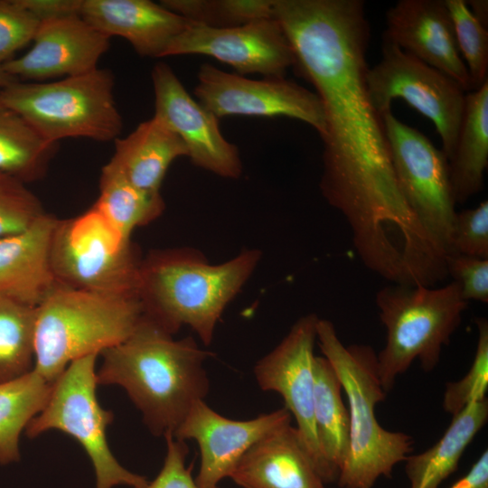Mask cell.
Masks as SVG:
<instances>
[{
    "mask_svg": "<svg viewBox=\"0 0 488 488\" xmlns=\"http://www.w3.org/2000/svg\"><path fill=\"white\" fill-rule=\"evenodd\" d=\"M361 0H272L325 117L322 194L347 221L370 269L418 255L429 237L408 206L394 174L381 116L367 89L370 25Z\"/></svg>",
    "mask_w": 488,
    "mask_h": 488,
    "instance_id": "cell-1",
    "label": "cell"
},
{
    "mask_svg": "<svg viewBox=\"0 0 488 488\" xmlns=\"http://www.w3.org/2000/svg\"><path fill=\"white\" fill-rule=\"evenodd\" d=\"M145 317L124 342L101 352L98 384L121 386L155 436L174 435L210 390L211 353L191 336L176 340Z\"/></svg>",
    "mask_w": 488,
    "mask_h": 488,
    "instance_id": "cell-2",
    "label": "cell"
},
{
    "mask_svg": "<svg viewBox=\"0 0 488 488\" xmlns=\"http://www.w3.org/2000/svg\"><path fill=\"white\" fill-rule=\"evenodd\" d=\"M262 257L245 249L211 264L192 248L155 249L142 258L137 292L144 315L171 334L189 326L209 345L227 305L248 282Z\"/></svg>",
    "mask_w": 488,
    "mask_h": 488,
    "instance_id": "cell-3",
    "label": "cell"
},
{
    "mask_svg": "<svg viewBox=\"0 0 488 488\" xmlns=\"http://www.w3.org/2000/svg\"><path fill=\"white\" fill-rule=\"evenodd\" d=\"M316 341L336 371L348 399L350 445L337 483L340 488H372L380 477L390 478L395 465L412 451L413 438L383 428L375 408L385 399L378 359L370 345L345 346L333 324L319 318Z\"/></svg>",
    "mask_w": 488,
    "mask_h": 488,
    "instance_id": "cell-4",
    "label": "cell"
},
{
    "mask_svg": "<svg viewBox=\"0 0 488 488\" xmlns=\"http://www.w3.org/2000/svg\"><path fill=\"white\" fill-rule=\"evenodd\" d=\"M143 316L138 293L61 285L35 309L33 370L54 383L73 361L124 342Z\"/></svg>",
    "mask_w": 488,
    "mask_h": 488,
    "instance_id": "cell-5",
    "label": "cell"
},
{
    "mask_svg": "<svg viewBox=\"0 0 488 488\" xmlns=\"http://www.w3.org/2000/svg\"><path fill=\"white\" fill-rule=\"evenodd\" d=\"M375 303L387 330L377 359L381 385L389 392L415 360L425 371L436 367L469 302L452 280L438 287L392 284L376 293Z\"/></svg>",
    "mask_w": 488,
    "mask_h": 488,
    "instance_id": "cell-6",
    "label": "cell"
},
{
    "mask_svg": "<svg viewBox=\"0 0 488 488\" xmlns=\"http://www.w3.org/2000/svg\"><path fill=\"white\" fill-rule=\"evenodd\" d=\"M114 85L112 72L97 68L51 82L17 80L0 90V100L50 143L67 137L109 142L123 128Z\"/></svg>",
    "mask_w": 488,
    "mask_h": 488,
    "instance_id": "cell-7",
    "label": "cell"
},
{
    "mask_svg": "<svg viewBox=\"0 0 488 488\" xmlns=\"http://www.w3.org/2000/svg\"><path fill=\"white\" fill-rule=\"evenodd\" d=\"M89 354L70 362L54 381L43 409L26 427L29 437L58 429L75 438L89 457L96 474V488L117 485L140 487L146 479L123 467L109 449L107 428L113 413L97 398L96 360Z\"/></svg>",
    "mask_w": 488,
    "mask_h": 488,
    "instance_id": "cell-8",
    "label": "cell"
},
{
    "mask_svg": "<svg viewBox=\"0 0 488 488\" xmlns=\"http://www.w3.org/2000/svg\"><path fill=\"white\" fill-rule=\"evenodd\" d=\"M142 258L92 205L83 213L59 220L52 245V264L61 285L106 292L138 293Z\"/></svg>",
    "mask_w": 488,
    "mask_h": 488,
    "instance_id": "cell-9",
    "label": "cell"
},
{
    "mask_svg": "<svg viewBox=\"0 0 488 488\" xmlns=\"http://www.w3.org/2000/svg\"><path fill=\"white\" fill-rule=\"evenodd\" d=\"M389 151L400 192L436 245L453 253L455 201L448 159L418 130L388 110L381 115Z\"/></svg>",
    "mask_w": 488,
    "mask_h": 488,
    "instance_id": "cell-10",
    "label": "cell"
},
{
    "mask_svg": "<svg viewBox=\"0 0 488 488\" xmlns=\"http://www.w3.org/2000/svg\"><path fill=\"white\" fill-rule=\"evenodd\" d=\"M371 102L381 116L393 99H402L435 125L449 160L462 121L466 91L453 79L383 38L379 62L368 69Z\"/></svg>",
    "mask_w": 488,
    "mask_h": 488,
    "instance_id": "cell-11",
    "label": "cell"
},
{
    "mask_svg": "<svg viewBox=\"0 0 488 488\" xmlns=\"http://www.w3.org/2000/svg\"><path fill=\"white\" fill-rule=\"evenodd\" d=\"M197 79L194 94L199 103L218 118L285 116L305 122L321 137L325 134L324 112L318 96L284 77L250 80L205 63L200 67Z\"/></svg>",
    "mask_w": 488,
    "mask_h": 488,
    "instance_id": "cell-12",
    "label": "cell"
},
{
    "mask_svg": "<svg viewBox=\"0 0 488 488\" xmlns=\"http://www.w3.org/2000/svg\"><path fill=\"white\" fill-rule=\"evenodd\" d=\"M202 54L230 65L240 74L284 77L295 65L291 44L275 18H264L228 27L210 26L192 20L176 36L164 57Z\"/></svg>",
    "mask_w": 488,
    "mask_h": 488,
    "instance_id": "cell-13",
    "label": "cell"
},
{
    "mask_svg": "<svg viewBox=\"0 0 488 488\" xmlns=\"http://www.w3.org/2000/svg\"><path fill=\"white\" fill-rule=\"evenodd\" d=\"M319 318L315 314H308L297 319L282 341L258 361L254 375L262 390L282 396L285 408L295 418L299 436L323 479L324 466L314 421V348Z\"/></svg>",
    "mask_w": 488,
    "mask_h": 488,
    "instance_id": "cell-14",
    "label": "cell"
},
{
    "mask_svg": "<svg viewBox=\"0 0 488 488\" xmlns=\"http://www.w3.org/2000/svg\"><path fill=\"white\" fill-rule=\"evenodd\" d=\"M155 117L183 142L192 163L221 177L237 179L242 163L237 146L224 138L218 117L194 100L165 63L152 70Z\"/></svg>",
    "mask_w": 488,
    "mask_h": 488,
    "instance_id": "cell-15",
    "label": "cell"
},
{
    "mask_svg": "<svg viewBox=\"0 0 488 488\" xmlns=\"http://www.w3.org/2000/svg\"><path fill=\"white\" fill-rule=\"evenodd\" d=\"M292 415L284 407L248 420L220 415L204 399L197 401L173 435L179 440H194L201 464L195 482L200 488H219L242 455L271 431L291 423Z\"/></svg>",
    "mask_w": 488,
    "mask_h": 488,
    "instance_id": "cell-16",
    "label": "cell"
},
{
    "mask_svg": "<svg viewBox=\"0 0 488 488\" xmlns=\"http://www.w3.org/2000/svg\"><path fill=\"white\" fill-rule=\"evenodd\" d=\"M109 39L80 15L41 22L32 48L3 66L17 80L84 74L98 68Z\"/></svg>",
    "mask_w": 488,
    "mask_h": 488,
    "instance_id": "cell-17",
    "label": "cell"
},
{
    "mask_svg": "<svg viewBox=\"0 0 488 488\" xmlns=\"http://www.w3.org/2000/svg\"><path fill=\"white\" fill-rule=\"evenodd\" d=\"M383 38L472 90L445 0H399L387 12Z\"/></svg>",
    "mask_w": 488,
    "mask_h": 488,
    "instance_id": "cell-18",
    "label": "cell"
},
{
    "mask_svg": "<svg viewBox=\"0 0 488 488\" xmlns=\"http://www.w3.org/2000/svg\"><path fill=\"white\" fill-rule=\"evenodd\" d=\"M58 219L44 213L26 230L0 239V295L36 308L58 286L52 245Z\"/></svg>",
    "mask_w": 488,
    "mask_h": 488,
    "instance_id": "cell-19",
    "label": "cell"
},
{
    "mask_svg": "<svg viewBox=\"0 0 488 488\" xmlns=\"http://www.w3.org/2000/svg\"><path fill=\"white\" fill-rule=\"evenodd\" d=\"M80 16L108 37L126 39L139 55L155 58L192 21L149 0H83Z\"/></svg>",
    "mask_w": 488,
    "mask_h": 488,
    "instance_id": "cell-20",
    "label": "cell"
},
{
    "mask_svg": "<svg viewBox=\"0 0 488 488\" xmlns=\"http://www.w3.org/2000/svg\"><path fill=\"white\" fill-rule=\"evenodd\" d=\"M229 478L242 488H326L291 423L256 442Z\"/></svg>",
    "mask_w": 488,
    "mask_h": 488,
    "instance_id": "cell-21",
    "label": "cell"
},
{
    "mask_svg": "<svg viewBox=\"0 0 488 488\" xmlns=\"http://www.w3.org/2000/svg\"><path fill=\"white\" fill-rule=\"evenodd\" d=\"M182 156H188L182 139L154 116L126 137L115 140V152L108 163L136 186L158 192L169 166Z\"/></svg>",
    "mask_w": 488,
    "mask_h": 488,
    "instance_id": "cell-22",
    "label": "cell"
},
{
    "mask_svg": "<svg viewBox=\"0 0 488 488\" xmlns=\"http://www.w3.org/2000/svg\"><path fill=\"white\" fill-rule=\"evenodd\" d=\"M314 421L325 484L337 482L350 445V418L341 380L324 356L314 360Z\"/></svg>",
    "mask_w": 488,
    "mask_h": 488,
    "instance_id": "cell-23",
    "label": "cell"
},
{
    "mask_svg": "<svg viewBox=\"0 0 488 488\" xmlns=\"http://www.w3.org/2000/svg\"><path fill=\"white\" fill-rule=\"evenodd\" d=\"M448 164L455 203L463 204L482 191L488 164V80L466 93L455 147Z\"/></svg>",
    "mask_w": 488,
    "mask_h": 488,
    "instance_id": "cell-24",
    "label": "cell"
},
{
    "mask_svg": "<svg viewBox=\"0 0 488 488\" xmlns=\"http://www.w3.org/2000/svg\"><path fill=\"white\" fill-rule=\"evenodd\" d=\"M488 418L487 399L472 400L459 412L438 441L426 451L408 455L405 473L409 488H439L455 473L460 459Z\"/></svg>",
    "mask_w": 488,
    "mask_h": 488,
    "instance_id": "cell-25",
    "label": "cell"
},
{
    "mask_svg": "<svg viewBox=\"0 0 488 488\" xmlns=\"http://www.w3.org/2000/svg\"><path fill=\"white\" fill-rule=\"evenodd\" d=\"M93 205L127 239L136 228L156 220L165 208L160 192L140 189L108 162L102 168L99 195Z\"/></svg>",
    "mask_w": 488,
    "mask_h": 488,
    "instance_id": "cell-26",
    "label": "cell"
},
{
    "mask_svg": "<svg viewBox=\"0 0 488 488\" xmlns=\"http://www.w3.org/2000/svg\"><path fill=\"white\" fill-rule=\"evenodd\" d=\"M52 385L33 369L0 382V465L19 461L20 435L45 407Z\"/></svg>",
    "mask_w": 488,
    "mask_h": 488,
    "instance_id": "cell-27",
    "label": "cell"
},
{
    "mask_svg": "<svg viewBox=\"0 0 488 488\" xmlns=\"http://www.w3.org/2000/svg\"><path fill=\"white\" fill-rule=\"evenodd\" d=\"M58 149L0 100V172L25 183L42 178Z\"/></svg>",
    "mask_w": 488,
    "mask_h": 488,
    "instance_id": "cell-28",
    "label": "cell"
},
{
    "mask_svg": "<svg viewBox=\"0 0 488 488\" xmlns=\"http://www.w3.org/2000/svg\"><path fill=\"white\" fill-rule=\"evenodd\" d=\"M35 309L0 295V382L33 369Z\"/></svg>",
    "mask_w": 488,
    "mask_h": 488,
    "instance_id": "cell-29",
    "label": "cell"
},
{
    "mask_svg": "<svg viewBox=\"0 0 488 488\" xmlns=\"http://www.w3.org/2000/svg\"><path fill=\"white\" fill-rule=\"evenodd\" d=\"M161 4L180 15L214 27L273 17L272 0H164Z\"/></svg>",
    "mask_w": 488,
    "mask_h": 488,
    "instance_id": "cell-30",
    "label": "cell"
},
{
    "mask_svg": "<svg viewBox=\"0 0 488 488\" xmlns=\"http://www.w3.org/2000/svg\"><path fill=\"white\" fill-rule=\"evenodd\" d=\"M456 45L466 66L472 90L483 85L488 71V33L465 0H445ZM471 90V91H472Z\"/></svg>",
    "mask_w": 488,
    "mask_h": 488,
    "instance_id": "cell-31",
    "label": "cell"
},
{
    "mask_svg": "<svg viewBox=\"0 0 488 488\" xmlns=\"http://www.w3.org/2000/svg\"><path fill=\"white\" fill-rule=\"evenodd\" d=\"M478 330L476 350L468 372L459 380L447 382L443 398V408L452 416L472 400L486 398L488 389V322L475 319Z\"/></svg>",
    "mask_w": 488,
    "mask_h": 488,
    "instance_id": "cell-32",
    "label": "cell"
},
{
    "mask_svg": "<svg viewBox=\"0 0 488 488\" xmlns=\"http://www.w3.org/2000/svg\"><path fill=\"white\" fill-rule=\"evenodd\" d=\"M44 213L24 182L0 172V239L26 230Z\"/></svg>",
    "mask_w": 488,
    "mask_h": 488,
    "instance_id": "cell-33",
    "label": "cell"
},
{
    "mask_svg": "<svg viewBox=\"0 0 488 488\" xmlns=\"http://www.w3.org/2000/svg\"><path fill=\"white\" fill-rule=\"evenodd\" d=\"M39 24L18 0H0V64L33 42Z\"/></svg>",
    "mask_w": 488,
    "mask_h": 488,
    "instance_id": "cell-34",
    "label": "cell"
},
{
    "mask_svg": "<svg viewBox=\"0 0 488 488\" xmlns=\"http://www.w3.org/2000/svg\"><path fill=\"white\" fill-rule=\"evenodd\" d=\"M488 258V201L456 212L453 253Z\"/></svg>",
    "mask_w": 488,
    "mask_h": 488,
    "instance_id": "cell-35",
    "label": "cell"
},
{
    "mask_svg": "<svg viewBox=\"0 0 488 488\" xmlns=\"http://www.w3.org/2000/svg\"><path fill=\"white\" fill-rule=\"evenodd\" d=\"M446 267L466 301L488 303V258L454 252L446 255Z\"/></svg>",
    "mask_w": 488,
    "mask_h": 488,
    "instance_id": "cell-36",
    "label": "cell"
},
{
    "mask_svg": "<svg viewBox=\"0 0 488 488\" xmlns=\"http://www.w3.org/2000/svg\"><path fill=\"white\" fill-rule=\"evenodd\" d=\"M166 440V455L163 467L152 481L137 488H200L192 478L191 466H186L188 447L184 441L168 434Z\"/></svg>",
    "mask_w": 488,
    "mask_h": 488,
    "instance_id": "cell-37",
    "label": "cell"
},
{
    "mask_svg": "<svg viewBox=\"0 0 488 488\" xmlns=\"http://www.w3.org/2000/svg\"><path fill=\"white\" fill-rule=\"evenodd\" d=\"M40 23L69 16H80L83 0H18Z\"/></svg>",
    "mask_w": 488,
    "mask_h": 488,
    "instance_id": "cell-38",
    "label": "cell"
},
{
    "mask_svg": "<svg viewBox=\"0 0 488 488\" xmlns=\"http://www.w3.org/2000/svg\"><path fill=\"white\" fill-rule=\"evenodd\" d=\"M449 488H488V450L485 449L469 471Z\"/></svg>",
    "mask_w": 488,
    "mask_h": 488,
    "instance_id": "cell-39",
    "label": "cell"
},
{
    "mask_svg": "<svg viewBox=\"0 0 488 488\" xmlns=\"http://www.w3.org/2000/svg\"><path fill=\"white\" fill-rule=\"evenodd\" d=\"M471 12L484 25H487L488 2L486 0L466 1Z\"/></svg>",
    "mask_w": 488,
    "mask_h": 488,
    "instance_id": "cell-40",
    "label": "cell"
},
{
    "mask_svg": "<svg viewBox=\"0 0 488 488\" xmlns=\"http://www.w3.org/2000/svg\"><path fill=\"white\" fill-rule=\"evenodd\" d=\"M17 80H19L9 74L4 66L0 64V90Z\"/></svg>",
    "mask_w": 488,
    "mask_h": 488,
    "instance_id": "cell-41",
    "label": "cell"
}]
</instances>
